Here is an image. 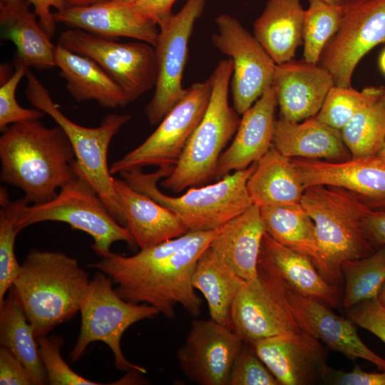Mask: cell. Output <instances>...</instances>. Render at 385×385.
<instances>
[{
    "instance_id": "1",
    "label": "cell",
    "mask_w": 385,
    "mask_h": 385,
    "mask_svg": "<svg viewBox=\"0 0 385 385\" xmlns=\"http://www.w3.org/2000/svg\"><path fill=\"white\" fill-rule=\"evenodd\" d=\"M220 228L188 232L132 256L111 252L88 267L109 277L117 294L128 302L151 305L168 319H175L177 306L198 317L202 300L192 285V274Z\"/></svg>"
},
{
    "instance_id": "2",
    "label": "cell",
    "mask_w": 385,
    "mask_h": 385,
    "mask_svg": "<svg viewBox=\"0 0 385 385\" xmlns=\"http://www.w3.org/2000/svg\"><path fill=\"white\" fill-rule=\"evenodd\" d=\"M1 180L21 189L28 203L53 199L73 180L76 155L63 129L39 120L9 125L0 137Z\"/></svg>"
},
{
    "instance_id": "3",
    "label": "cell",
    "mask_w": 385,
    "mask_h": 385,
    "mask_svg": "<svg viewBox=\"0 0 385 385\" xmlns=\"http://www.w3.org/2000/svg\"><path fill=\"white\" fill-rule=\"evenodd\" d=\"M90 281L75 258L36 250L25 257L11 289L38 338L80 311Z\"/></svg>"
},
{
    "instance_id": "4",
    "label": "cell",
    "mask_w": 385,
    "mask_h": 385,
    "mask_svg": "<svg viewBox=\"0 0 385 385\" xmlns=\"http://www.w3.org/2000/svg\"><path fill=\"white\" fill-rule=\"evenodd\" d=\"M300 202L315 224L322 275L340 287L344 282L342 264L376 250L363 225L366 215L374 209L356 193L330 185L306 188Z\"/></svg>"
},
{
    "instance_id": "5",
    "label": "cell",
    "mask_w": 385,
    "mask_h": 385,
    "mask_svg": "<svg viewBox=\"0 0 385 385\" xmlns=\"http://www.w3.org/2000/svg\"><path fill=\"white\" fill-rule=\"evenodd\" d=\"M256 166L257 162L214 183L190 188L179 197L164 194L157 185L172 173L174 166L159 167L150 173L137 168L119 174L133 189L174 212L188 232L217 229L252 205L247 183Z\"/></svg>"
},
{
    "instance_id": "6",
    "label": "cell",
    "mask_w": 385,
    "mask_h": 385,
    "mask_svg": "<svg viewBox=\"0 0 385 385\" xmlns=\"http://www.w3.org/2000/svg\"><path fill=\"white\" fill-rule=\"evenodd\" d=\"M232 73L228 58L221 60L210 76L212 90L207 108L172 173L161 183L165 189L180 192L215 179L222 151L241 120L229 102Z\"/></svg>"
},
{
    "instance_id": "7",
    "label": "cell",
    "mask_w": 385,
    "mask_h": 385,
    "mask_svg": "<svg viewBox=\"0 0 385 385\" xmlns=\"http://www.w3.org/2000/svg\"><path fill=\"white\" fill-rule=\"evenodd\" d=\"M25 94L29 102L44 112L60 126L68 137L76 155L75 170L96 190L111 215L125 226L122 209L108 164V151L112 139L130 120L129 114H108L95 128L79 125L58 108L48 89L31 71L26 73Z\"/></svg>"
},
{
    "instance_id": "8",
    "label": "cell",
    "mask_w": 385,
    "mask_h": 385,
    "mask_svg": "<svg viewBox=\"0 0 385 385\" xmlns=\"http://www.w3.org/2000/svg\"><path fill=\"white\" fill-rule=\"evenodd\" d=\"M76 173L75 178L46 202L29 205L24 197L19 199L17 229L21 232L29 225L46 221L67 223L89 235L93 240L91 247L101 257L112 252L111 247L115 242L136 245L129 230L111 215L89 182Z\"/></svg>"
},
{
    "instance_id": "9",
    "label": "cell",
    "mask_w": 385,
    "mask_h": 385,
    "mask_svg": "<svg viewBox=\"0 0 385 385\" xmlns=\"http://www.w3.org/2000/svg\"><path fill=\"white\" fill-rule=\"evenodd\" d=\"M112 284L111 278L99 271L91 279L80 308V333L70 353V360L77 361L91 343L101 342L112 351L118 370L128 372L135 370L145 374L144 367L125 358L120 340L133 324L153 318L160 312L151 305L125 300L117 294Z\"/></svg>"
},
{
    "instance_id": "10",
    "label": "cell",
    "mask_w": 385,
    "mask_h": 385,
    "mask_svg": "<svg viewBox=\"0 0 385 385\" xmlns=\"http://www.w3.org/2000/svg\"><path fill=\"white\" fill-rule=\"evenodd\" d=\"M212 90L209 78L186 88L183 97L140 145L113 162L112 175L145 166H174L207 108Z\"/></svg>"
},
{
    "instance_id": "11",
    "label": "cell",
    "mask_w": 385,
    "mask_h": 385,
    "mask_svg": "<svg viewBox=\"0 0 385 385\" xmlns=\"http://www.w3.org/2000/svg\"><path fill=\"white\" fill-rule=\"evenodd\" d=\"M58 43L96 61L121 86L130 102L155 88L158 68L150 43L117 42L78 29L62 32Z\"/></svg>"
},
{
    "instance_id": "12",
    "label": "cell",
    "mask_w": 385,
    "mask_h": 385,
    "mask_svg": "<svg viewBox=\"0 0 385 385\" xmlns=\"http://www.w3.org/2000/svg\"><path fill=\"white\" fill-rule=\"evenodd\" d=\"M338 30L324 46L318 64L332 75L334 86L351 87L359 62L385 42V0H346Z\"/></svg>"
},
{
    "instance_id": "13",
    "label": "cell",
    "mask_w": 385,
    "mask_h": 385,
    "mask_svg": "<svg viewBox=\"0 0 385 385\" xmlns=\"http://www.w3.org/2000/svg\"><path fill=\"white\" fill-rule=\"evenodd\" d=\"M206 1L188 0L180 11L158 24L159 31L153 46L158 76L153 96L145 109L147 118L153 125L158 124L186 92L182 79L189 40Z\"/></svg>"
},
{
    "instance_id": "14",
    "label": "cell",
    "mask_w": 385,
    "mask_h": 385,
    "mask_svg": "<svg viewBox=\"0 0 385 385\" xmlns=\"http://www.w3.org/2000/svg\"><path fill=\"white\" fill-rule=\"evenodd\" d=\"M212 42L232 63L230 90L233 108L242 115L272 86L276 63L262 44L235 17L215 19Z\"/></svg>"
},
{
    "instance_id": "15",
    "label": "cell",
    "mask_w": 385,
    "mask_h": 385,
    "mask_svg": "<svg viewBox=\"0 0 385 385\" xmlns=\"http://www.w3.org/2000/svg\"><path fill=\"white\" fill-rule=\"evenodd\" d=\"M288 287L279 278L258 270V280L245 282L230 312V328L251 344L279 334L301 331L289 302Z\"/></svg>"
},
{
    "instance_id": "16",
    "label": "cell",
    "mask_w": 385,
    "mask_h": 385,
    "mask_svg": "<svg viewBox=\"0 0 385 385\" xmlns=\"http://www.w3.org/2000/svg\"><path fill=\"white\" fill-rule=\"evenodd\" d=\"M243 340L230 327L215 320L195 319L177 358L191 381L200 385H227L233 362Z\"/></svg>"
},
{
    "instance_id": "17",
    "label": "cell",
    "mask_w": 385,
    "mask_h": 385,
    "mask_svg": "<svg viewBox=\"0 0 385 385\" xmlns=\"http://www.w3.org/2000/svg\"><path fill=\"white\" fill-rule=\"evenodd\" d=\"M255 352L280 385H309L323 381L328 366L320 341L302 330L257 340Z\"/></svg>"
},
{
    "instance_id": "18",
    "label": "cell",
    "mask_w": 385,
    "mask_h": 385,
    "mask_svg": "<svg viewBox=\"0 0 385 385\" xmlns=\"http://www.w3.org/2000/svg\"><path fill=\"white\" fill-rule=\"evenodd\" d=\"M304 188L330 185L348 190L373 209H385V162L377 155L342 161L292 158Z\"/></svg>"
},
{
    "instance_id": "19",
    "label": "cell",
    "mask_w": 385,
    "mask_h": 385,
    "mask_svg": "<svg viewBox=\"0 0 385 385\" xmlns=\"http://www.w3.org/2000/svg\"><path fill=\"white\" fill-rule=\"evenodd\" d=\"M289 302L301 330L323 342L330 349L344 354L350 360L361 359L385 371V359L360 339L348 318L336 314L324 303L287 289Z\"/></svg>"
},
{
    "instance_id": "20",
    "label": "cell",
    "mask_w": 385,
    "mask_h": 385,
    "mask_svg": "<svg viewBox=\"0 0 385 385\" xmlns=\"http://www.w3.org/2000/svg\"><path fill=\"white\" fill-rule=\"evenodd\" d=\"M334 86L332 75L318 63L293 59L277 64L272 87L280 118L301 122L317 115Z\"/></svg>"
},
{
    "instance_id": "21",
    "label": "cell",
    "mask_w": 385,
    "mask_h": 385,
    "mask_svg": "<svg viewBox=\"0 0 385 385\" xmlns=\"http://www.w3.org/2000/svg\"><path fill=\"white\" fill-rule=\"evenodd\" d=\"M61 23L92 34L113 39L128 37L155 46L159 29L143 18L134 4L124 0H108L83 6H67L53 14Z\"/></svg>"
},
{
    "instance_id": "22",
    "label": "cell",
    "mask_w": 385,
    "mask_h": 385,
    "mask_svg": "<svg viewBox=\"0 0 385 385\" xmlns=\"http://www.w3.org/2000/svg\"><path fill=\"white\" fill-rule=\"evenodd\" d=\"M258 270L280 279L289 289L303 296L331 308L342 306L339 286L327 281L307 256L278 242L267 232L261 243Z\"/></svg>"
},
{
    "instance_id": "23",
    "label": "cell",
    "mask_w": 385,
    "mask_h": 385,
    "mask_svg": "<svg viewBox=\"0 0 385 385\" xmlns=\"http://www.w3.org/2000/svg\"><path fill=\"white\" fill-rule=\"evenodd\" d=\"M277 106L275 93L271 86L242 114L232 143L219 159L215 180H220L232 171L247 168L270 150Z\"/></svg>"
},
{
    "instance_id": "24",
    "label": "cell",
    "mask_w": 385,
    "mask_h": 385,
    "mask_svg": "<svg viewBox=\"0 0 385 385\" xmlns=\"http://www.w3.org/2000/svg\"><path fill=\"white\" fill-rule=\"evenodd\" d=\"M113 183L125 226L140 249L155 245L187 232L179 218L170 210L135 190L123 179L114 178Z\"/></svg>"
},
{
    "instance_id": "25",
    "label": "cell",
    "mask_w": 385,
    "mask_h": 385,
    "mask_svg": "<svg viewBox=\"0 0 385 385\" xmlns=\"http://www.w3.org/2000/svg\"><path fill=\"white\" fill-rule=\"evenodd\" d=\"M29 0L0 2L1 37L16 48L14 67L46 69L56 66L55 49L51 36L31 9Z\"/></svg>"
},
{
    "instance_id": "26",
    "label": "cell",
    "mask_w": 385,
    "mask_h": 385,
    "mask_svg": "<svg viewBox=\"0 0 385 385\" xmlns=\"http://www.w3.org/2000/svg\"><path fill=\"white\" fill-rule=\"evenodd\" d=\"M272 145L290 158L342 161L351 158L340 130L317 115L301 122L276 120Z\"/></svg>"
},
{
    "instance_id": "27",
    "label": "cell",
    "mask_w": 385,
    "mask_h": 385,
    "mask_svg": "<svg viewBox=\"0 0 385 385\" xmlns=\"http://www.w3.org/2000/svg\"><path fill=\"white\" fill-rule=\"evenodd\" d=\"M265 232L260 207L252 205L222 225L210 247L246 282L255 283Z\"/></svg>"
},
{
    "instance_id": "28",
    "label": "cell",
    "mask_w": 385,
    "mask_h": 385,
    "mask_svg": "<svg viewBox=\"0 0 385 385\" xmlns=\"http://www.w3.org/2000/svg\"><path fill=\"white\" fill-rule=\"evenodd\" d=\"M55 62L76 101H94L106 108L125 107L130 103L121 86L91 58L57 43Z\"/></svg>"
},
{
    "instance_id": "29",
    "label": "cell",
    "mask_w": 385,
    "mask_h": 385,
    "mask_svg": "<svg viewBox=\"0 0 385 385\" xmlns=\"http://www.w3.org/2000/svg\"><path fill=\"white\" fill-rule=\"evenodd\" d=\"M300 0H268L253 24V34L276 64L294 59L303 43Z\"/></svg>"
},
{
    "instance_id": "30",
    "label": "cell",
    "mask_w": 385,
    "mask_h": 385,
    "mask_svg": "<svg viewBox=\"0 0 385 385\" xmlns=\"http://www.w3.org/2000/svg\"><path fill=\"white\" fill-rule=\"evenodd\" d=\"M247 188L252 204L259 207L300 203L305 190L292 158L273 145L257 162Z\"/></svg>"
},
{
    "instance_id": "31",
    "label": "cell",
    "mask_w": 385,
    "mask_h": 385,
    "mask_svg": "<svg viewBox=\"0 0 385 385\" xmlns=\"http://www.w3.org/2000/svg\"><path fill=\"white\" fill-rule=\"evenodd\" d=\"M192 282L204 296L210 318L230 328L232 306L246 282L209 247L197 260Z\"/></svg>"
},
{
    "instance_id": "32",
    "label": "cell",
    "mask_w": 385,
    "mask_h": 385,
    "mask_svg": "<svg viewBox=\"0 0 385 385\" xmlns=\"http://www.w3.org/2000/svg\"><path fill=\"white\" fill-rule=\"evenodd\" d=\"M260 210L266 232L278 242L309 258L322 274L323 267L315 224L301 202L264 206Z\"/></svg>"
},
{
    "instance_id": "33",
    "label": "cell",
    "mask_w": 385,
    "mask_h": 385,
    "mask_svg": "<svg viewBox=\"0 0 385 385\" xmlns=\"http://www.w3.org/2000/svg\"><path fill=\"white\" fill-rule=\"evenodd\" d=\"M0 344L23 362L37 385L48 384L36 337L11 288L8 297L0 304Z\"/></svg>"
},
{
    "instance_id": "34",
    "label": "cell",
    "mask_w": 385,
    "mask_h": 385,
    "mask_svg": "<svg viewBox=\"0 0 385 385\" xmlns=\"http://www.w3.org/2000/svg\"><path fill=\"white\" fill-rule=\"evenodd\" d=\"M341 272L345 284L342 307L378 297L385 282V245L367 257L344 262Z\"/></svg>"
},
{
    "instance_id": "35",
    "label": "cell",
    "mask_w": 385,
    "mask_h": 385,
    "mask_svg": "<svg viewBox=\"0 0 385 385\" xmlns=\"http://www.w3.org/2000/svg\"><path fill=\"white\" fill-rule=\"evenodd\" d=\"M351 158L375 156L385 141V89L340 130Z\"/></svg>"
},
{
    "instance_id": "36",
    "label": "cell",
    "mask_w": 385,
    "mask_h": 385,
    "mask_svg": "<svg viewBox=\"0 0 385 385\" xmlns=\"http://www.w3.org/2000/svg\"><path fill=\"white\" fill-rule=\"evenodd\" d=\"M304 11L302 38L304 60L317 64L322 52L338 30L342 15V5H334L322 0H307Z\"/></svg>"
},
{
    "instance_id": "37",
    "label": "cell",
    "mask_w": 385,
    "mask_h": 385,
    "mask_svg": "<svg viewBox=\"0 0 385 385\" xmlns=\"http://www.w3.org/2000/svg\"><path fill=\"white\" fill-rule=\"evenodd\" d=\"M0 304L4 302L21 270L15 255L16 226L19 200L11 201L7 190L0 189Z\"/></svg>"
},
{
    "instance_id": "38",
    "label": "cell",
    "mask_w": 385,
    "mask_h": 385,
    "mask_svg": "<svg viewBox=\"0 0 385 385\" xmlns=\"http://www.w3.org/2000/svg\"><path fill=\"white\" fill-rule=\"evenodd\" d=\"M385 86H370L358 91L334 86L317 116L327 125L341 130L359 110L377 99Z\"/></svg>"
},
{
    "instance_id": "39",
    "label": "cell",
    "mask_w": 385,
    "mask_h": 385,
    "mask_svg": "<svg viewBox=\"0 0 385 385\" xmlns=\"http://www.w3.org/2000/svg\"><path fill=\"white\" fill-rule=\"evenodd\" d=\"M38 353L50 385H100L74 371L64 361L61 349L63 339L47 335L36 338Z\"/></svg>"
},
{
    "instance_id": "40",
    "label": "cell",
    "mask_w": 385,
    "mask_h": 385,
    "mask_svg": "<svg viewBox=\"0 0 385 385\" xmlns=\"http://www.w3.org/2000/svg\"><path fill=\"white\" fill-rule=\"evenodd\" d=\"M27 68L15 67V71L0 87V130H4L9 125L26 120H40L46 113L36 108L21 106L16 98V91L22 78L26 76Z\"/></svg>"
},
{
    "instance_id": "41",
    "label": "cell",
    "mask_w": 385,
    "mask_h": 385,
    "mask_svg": "<svg viewBox=\"0 0 385 385\" xmlns=\"http://www.w3.org/2000/svg\"><path fill=\"white\" fill-rule=\"evenodd\" d=\"M227 385H280L257 354L242 346L237 355Z\"/></svg>"
},
{
    "instance_id": "42",
    "label": "cell",
    "mask_w": 385,
    "mask_h": 385,
    "mask_svg": "<svg viewBox=\"0 0 385 385\" xmlns=\"http://www.w3.org/2000/svg\"><path fill=\"white\" fill-rule=\"evenodd\" d=\"M348 318L385 344V307L378 297L363 301L347 309Z\"/></svg>"
},
{
    "instance_id": "43",
    "label": "cell",
    "mask_w": 385,
    "mask_h": 385,
    "mask_svg": "<svg viewBox=\"0 0 385 385\" xmlns=\"http://www.w3.org/2000/svg\"><path fill=\"white\" fill-rule=\"evenodd\" d=\"M1 385H37L23 362L6 347L0 348Z\"/></svg>"
},
{
    "instance_id": "44",
    "label": "cell",
    "mask_w": 385,
    "mask_h": 385,
    "mask_svg": "<svg viewBox=\"0 0 385 385\" xmlns=\"http://www.w3.org/2000/svg\"><path fill=\"white\" fill-rule=\"evenodd\" d=\"M323 381L336 385H385V371L367 372L357 365L350 371L328 367Z\"/></svg>"
},
{
    "instance_id": "45",
    "label": "cell",
    "mask_w": 385,
    "mask_h": 385,
    "mask_svg": "<svg viewBox=\"0 0 385 385\" xmlns=\"http://www.w3.org/2000/svg\"><path fill=\"white\" fill-rule=\"evenodd\" d=\"M16 0H1L0 2L7 3ZM34 7V11L38 18L41 26L48 35L52 37L56 31V21H54L51 8L61 11L67 6L66 0H29Z\"/></svg>"
},
{
    "instance_id": "46",
    "label": "cell",
    "mask_w": 385,
    "mask_h": 385,
    "mask_svg": "<svg viewBox=\"0 0 385 385\" xmlns=\"http://www.w3.org/2000/svg\"><path fill=\"white\" fill-rule=\"evenodd\" d=\"M176 0H140L134 4L136 11L145 19L157 25L170 16Z\"/></svg>"
},
{
    "instance_id": "47",
    "label": "cell",
    "mask_w": 385,
    "mask_h": 385,
    "mask_svg": "<svg viewBox=\"0 0 385 385\" xmlns=\"http://www.w3.org/2000/svg\"><path fill=\"white\" fill-rule=\"evenodd\" d=\"M363 225L376 250L385 245V209L371 210L364 217Z\"/></svg>"
},
{
    "instance_id": "48",
    "label": "cell",
    "mask_w": 385,
    "mask_h": 385,
    "mask_svg": "<svg viewBox=\"0 0 385 385\" xmlns=\"http://www.w3.org/2000/svg\"><path fill=\"white\" fill-rule=\"evenodd\" d=\"M67 6H83L99 3L108 0H66Z\"/></svg>"
},
{
    "instance_id": "49",
    "label": "cell",
    "mask_w": 385,
    "mask_h": 385,
    "mask_svg": "<svg viewBox=\"0 0 385 385\" xmlns=\"http://www.w3.org/2000/svg\"><path fill=\"white\" fill-rule=\"evenodd\" d=\"M379 64L381 71L385 75V48L383 50L379 56Z\"/></svg>"
},
{
    "instance_id": "50",
    "label": "cell",
    "mask_w": 385,
    "mask_h": 385,
    "mask_svg": "<svg viewBox=\"0 0 385 385\" xmlns=\"http://www.w3.org/2000/svg\"><path fill=\"white\" fill-rule=\"evenodd\" d=\"M378 299L380 303L385 307V282L379 294Z\"/></svg>"
},
{
    "instance_id": "51",
    "label": "cell",
    "mask_w": 385,
    "mask_h": 385,
    "mask_svg": "<svg viewBox=\"0 0 385 385\" xmlns=\"http://www.w3.org/2000/svg\"><path fill=\"white\" fill-rule=\"evenodd\" d=\"M376 155L385 162V141Z\"/></svg>"
},
{
    "instance_id": "52",
    "label": "cell",
    "mask_w": 385,
    "mask_h": 385,
    "mask_svg": "<svg viewBox=\"0 0 385 385\" xmlns=\"http://www.w3.org/2000/svg\"><path fill=\"white\" fill-rule=\"evenodd\" d=\"M322 1L327 2L329 4H334V5H342V4H344V2L346 0H322Z\"/></svg>"
},
{
    "instance_id": "53",
    "label": "cell",
    "mask_w": 385,
    "mask_h": 385,
    "mask_svg": "<svg viewBox=\"0 0 385 385\" xmlns=\"http://www.w3.org/2000/svg\"><path fill=\"white\" fill-rule=\"evenodd\" d=\"M130 4H135V3H137L138 1L140 0H124Z\"/></svg>"
}]
</instances>
